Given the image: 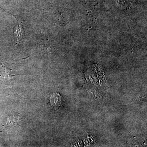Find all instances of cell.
I'll return each mask as SVG.
<instances>
[{
  "label": "cell",
  "mask_w": 147,
  "mask_h": 147,
  "mask_svg": "<svg viewBox=\"0 0 147 147\" xmlns=\"http://www.w3.org/2000/svg\"><path fill=\"white\" fill-rule=\"evenodd\" d=\"M13 35L14 40L17 42L21 41V39L24 38V32L22 25L18 24L16 26L14 27L13 28Z\"/></svg>",
  "instance_id": "cell-1"
},
{
  "label": "cell",
  "mask_w": 147,
  "mask_h": 147,
  "mask_svg": "<svg viewBox=\"0 0 147 147\" xmlns=\"http://www.w3.org/2000/svg\"><path fill=\"white\" fill-rule=\"evenodd\" d=\"M50 104L53 108L57 109L61 104V97L59 94L56 92L51 96L50 99Z\"/></svg>",
  "instance_id": "cell-2"
},
{
  "label": "cell",
  "mask_w": 147,
  "mask_h": 147,
  "mask_svg": "<svg viewBox=\"0 0 147 147\" xmlns=\"http://www.w3.org/2000/svg\"><path fill=\"white\" fill-rule=\"evenodd\" d=\"M4 76L5 78H7V80H9L11 79L12 76H17L18 75H14V74H12L11 73V69H10L8 68V67H4Z\"/></svg>",
  "instance_id": "cell-3"
}]
</instances>
